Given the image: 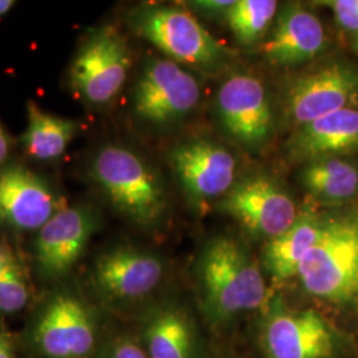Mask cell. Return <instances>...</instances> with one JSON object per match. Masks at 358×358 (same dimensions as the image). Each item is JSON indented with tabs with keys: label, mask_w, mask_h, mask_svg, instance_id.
Masks as SVG:
<instances>
[{
	"label": "cell",
	"mask_w": 358,
	"mask_h": 358,
	"mask_svg": "<svg viewBox=\"0 0 358 358\" xmlns=\"http://www.w3.org/2000/svg\"><path fill=\"white\" fill-rule=\"evenodd\" d=\"M206 306L227 319L264 303L266 284L259 267L235 239L220 236L206 247L199 262Z\"/></svg>",
	"instance_id": "6da1fadb"
},
{
	"label": "cell",
	"mask_w": 358,
	"mask_h": 358,
	"mask_svg": "<svg viewBox=\"0 0 358 358\" xmlns=\"http://www.w3.org/2000/svg\"><path fill=\"white\" fill-rule=\"evenodd\" d=\"M92 178L118 211L140 226H153L166 213L164 186L138 154L108 145L96 154Z\"/></svg>",
	"instance_id": "7a4b0ae2"
},
{
	"label": "cell",
	"mask_w": 358,
	"mask_h": 358,
	"mask_svg": "<svg viewBox=\"0 0 358 358\" xmlns=\"http://www.w3.org/2000/svg\"><path fill=\"white\" fill-rule=\"evenodd\" d=\"M297 275L312 296L334 303L353 300L358 294L357 223H325Z\"/></svg>",
	"instance_id": "3957f363"
},
{
	"label": "cell",
	"mask_w": 358,
	"mask_h": 358,
	"mask_svg": "<svg viewBox=\"0 0 358 358\" xmlns=\"http://www.w3.org/2000/svg\"><path fill=\"white\" fill-rule=\"evenodd\" d=\"M134 31L179 63L217 64L222 50L208 31L183 8L149 6L131 16Z\"/></svg>",
	"instance_id": "277c9868"
},
{
	"label": "cell",
	"mask_w": 358,
	"mask_h": 358,
	"mask_svg": "<svg viewBox=\"0 0 358 358\" xmlns=\"http://www.w3.org/2000/svg\"><path fill=\"white\" fill-rule=\"evenodd\" d=\"M131 57L124 36L106 26L93 32L69 71L72 90L93 105L109 103L127 81Z\"/></svg>",
	"instance_id": "5b68a950"
},
{
	"label": "cell",
	"mask_w": 358,
	"mask_h": 358,
	"mask_svg": "<svg viewBox=\"0 0 358 358\" xmlns=\"http://www.w3.org/2000/svg\"><path fill=\"white\" fill-rule=\"evenodd\" d=\"M195 77L173 60H152L134 90V112L141 120L166 127L189 115L199 103Z\"/></svg>",
	"instance_id": "8992f818"
},
{
	"label": "cell",
	"mask_w": 358,
	"mask_h": 358,
	"mask_svg": "<svg viewBox=\"0 0 358 358\" xmlns=\"http://www.w3.org/2000/svg\"><path fill=\"white\" fill-rule=\"evenodd\" d=\"M217 206L251 234L269 241L289 230L299 217L292 198L266 176L236 183Z\"/></svg>",
	"instance_id": "52a82bcc"
},
{
	"label": "cell",
	"mask_w": 358,
	"mask_h": 358,
	"mask_svg": "<svg viewBox=\"0 0 358 358\" xmlns=\"http://www.w3.org/2000/svg\"><path fill=\"white\" fill-rule=\"evenodd\" d=\"M357 101V71L333 63L299 77L288 90L287 109L294 124L303 127Z\"/></svg>",
	"instance_id": "ba28073f"
},
{
	"label": "cell",
	"mask_w": 358,
	"mask_h": 358,
	"mask_svg": "<svg viewBox=\"0 0 358 358\" xmlns=\"http://www.w3.org/2000/svg\"><path fill=\"white\" fill-rule=\"evenodd\" d=\"M217 112L232 138L247 146L267 140L272 110L263 83L248 73L229 77L217 92Z\"/></svg>",
	"instance_id": "9c48e42d"
},
{
	"label": "cell",
	"mask_w": 358,
	"mask_h": 358,
	"mask_svg": "<svg viewBox=\"0 0 358 358\" xmlns=\"http://www.w3.org/2000/svg\"><path fill=\"white\" fill-rule=\"evenodd\" d=\"M180 185L194 202H207L230 192L236 173V159L215 142L182 143L170 153Z\"/></svg>",
	"instance_id": "30bf717a"
},
{
	"label": "cell",
	"mask_w": 358,
	"mask_h": 358,
	"mask_svg": "<svg viewBox=\"0 0 358 358\" xmlns=\"http://www.w3.org/2000/svg\"><path fill=\"white\" fill-rule=\"evenodd\" d=\"M96 341L90 310L73 296H56L35 328V343L48 358H87Z\"/></svg>",
	"instance_id": "8fae6325"
},
{
	"label": "cell",
	"mask_w": 358,
	"mask_h": 358,
	"mask_svg": "<svg viewBox=\"0 0 358 358\" xmlns=\"http://www.w3.org/2000/svg\"><path fill=\"white\" fill-rule=\"evenodd\" d=\"M50 186L26 167L0 170V222L16 230H40L56 213Z\"/></svg>",
	"instance_id": "7c38bea8"
},
{
	"label": "cell",
	"mask_w": 358,
	"mask_h": 358,
	"mask_svg": "<svg viewBox=\"0 0 358 358\" xmlns=\"http://www.w3.org/2000/svg\"><path fill=\"white\" fill-rule=\"evenodd\" d=\"M93 230V215L87 208L59 210L38 232L36 259L40 271L48 278L65 275L83 255Z\"/></svg>",
	"instance_id": "4fadbf2b"
},
{
	"label": "cell",
	"mask_w": 358,
	"mask_h": 358,
	"mask_svg": "<svg viewBox=\"0 0 358 358\" xmlns=\"http://www.w3.org/2000/svg\"><path fill=\"white\" fill-rule=\"evenodd\" d=\"M263 340L269 358H328L334 346L328 324L313 309L273 315Z\"/></svg>",
	"instance_id": "5bb4252c"
},
{
	"label": "cell",
	"mask_w": 358,
	"mask_h": 358,
	"mask_svg": "<svg viewBox=\"0 0 358 358\" xmlns=\"http://www.w3.org/2000/svg\"><path fill=\"white\" fill-rule=\"evenodd\" d=\"M158 257L129 247H120L100 256L94 282L103 294L118 299H137L150 294L162 279Z\"/></svg>",
	"instance_id": "9a60e30c"
},
{
	"label": "cell",
	"mask_w": 358,
	"mask_h": 358,
	"mask_svg": "<svg viewBox=\"0 0 358 358\" xmlns=\"http://www.w3.org/2000/svg\"><path fill=\"white\" fill-rule=\"evenodd\" d=\"M325 40L324 26L315 13L287 6L264 44V53L273 64H303L324 50Z\"/></svg>",
	"instance_id": "2e32d148"
},
{
	"label": "cell",
	"mask_w": 358,
	"mask_h": 358,
	"mask_svg": "<svg viewBox=\"0 0 358 358\" xmlns=\"http://www.w3.org/2000/svg\"><path fill=\"white\" fill-rule=\"evenodd\" d=\"M292 153L303 159H320L358 150V109L345 108L299 129Z\"/></svg>",
	"instance_id": "e0dca14e"
},
{
	"label": "cell",
	"mask_w": 358,
	"mask_h": 358,
	"mask_svg": "<svg viewBox=\"0 0 358 358\" xmlns=\"http://www.w3.org/2000/svg\"><path fill=\"white\" fill-rule=\"evenodd\" d=\"M324 224L316 215L304 213L289 230L271 239L264 250V264L269 275L278 280L297 275L301 260L317 242Z\"/></svg>",
	"instance_id": "ac0fdd59"
},
{
	"label": "cell",
	"mask_w": 358,
	"mask_h": 358,
	"mask_svg": "<svg viewBox=\"0 0 358 358\" xmlns=\"http://www.w3.org/2000/svg\"><path fill=\"white\" fill-rule=\"evenodd\" d=\"M300 179L313 196L329 203L349 201L358 190L357 167L334 157L310 161Z\"/></svg>",
	"instance_id": "d6986e66"
},
{
	"label": "cell",
	"mask_w": 358,
	"mask_h": 358,
	"mask_svg": "<svg viewBox=\"0 0 358 358\" xmlns=\"http://www.w3.org/2000/svg\"><path fill=\"white\" fill-rule=\"evenodd\" d=\"M28 127L22 137L27 154L50 161L60 157L76 134V124L43 112L34 101L27 103Z\"/></svg>",
	"instance_id": "ffe728a7"
},
{
	"label": "cell",
	"mask_w": 358,
	"mask_h": 358,
	"mask_svg": "<svg viewBox=\"0 0 358 358\" xmlns=\"http://www.w3.org/2000/svg\"><path fill=\"white\" fill-rule=\"evenodd\" d=\"M150 358H189L192 337L187 321L174 309L159 312L148 329Z\"/></svg>",
	"instance_id": "44dd1931"
},
{
	"label": "cell",
	"mask_w": 358,
	"mask_h": 358,
	"mask_svg": "<svg viewBox=\"0 0 358 358\" xmlns=\"http://www.w3.org/2000/svg\"><path fill=\"white\" fill-rule=\"evenodd\" d=\"M278 10L275 0H236L226 13L232 34L244 45L260 40Z\"/></svg>",
	"instance_id": "7402d4cb"
},
{
	"label": "cell",
	"mask_w": 358,
	"mask_h": 358,
	"mask_svg": "<svg viewBox=\"0 0 358 358\" xmlns=\"http://www.w3.org/2000/svg\"><path fill=\"white\" fill-rule=\"evenodd\" d=\"M28 287L20 267L8 260L0 266V310L13 313L26 307Z\"/></svg>",
	"instance_id": "603a6c76"
},
{
	"label": "cell",
	"mask_w": 358,
	"mask_h": 358,
	"mask_svg": "<svg viewBox=\"0 0 358 358\" xmlns=\"http://www.w3.org/2000/svg\"><path fill=\"white\" fill-rule=\"evenodd\" d=\"M333 13L338 26L350 32H358V0L324 1Z\"/></svg>",
	"instance_id": "cb8c5ba5"
},
{
	"label": "cell",
	"mask_w": 358,
	"mask_h": 358,
	"mask_svg": "<svg viewBox=\"0 0 358 358\" xmlns=\"http://www.w3.org/2000/svg\"><path fill=\"white\" fill-rule=\"evenodd\" d=\"M234 0H199L192 1V8L207 13V15H219L227 13L231 7L234 6Z\"/></svg>",
	"instance_id": "d4e9b609"
},
{
	"label": "cell",
	"mask_w": 358,
	"mask_h": 358,
	"mask_svg": "<svg viewBox=\"0 0 358 358\" xmlns=\"http://www.w3.org/2000/svg\"><path fill=\"white\" fill-rule=\"evenodd\" d=\"M109 358H148V356L131 340H121L113 346Z\"/></svg>",
	"instance_id": "484cf974"
},
{
	"label": "cell",
	"mask_w": 358,
	"mask_h": 358,
	"mask_svg": "<svg viewBox=\"0 0 358 358\" xmlns=\"http://www.w3.org/2000/svg\"><path fill=\"white\" fill-rule=\"evenodd\" d=\"M0 358H15L11 338L4 332H0Z\"/></svg>",
	"instance_id": "4316f807"
},
{
	"label": "cell",
	"mask_w": 358,
	"mask_h": 358,
	"mask_svg": "<svg viewBox=\"0 0 358 358\" xmlns=\"http://www.w3.org/2000/svg\"><path fill=\"white\" fill-rule=\"evenodd\" d=\"M8 148H10V142L7 138V134L3 127L0 125V165L4 162V159L8 155Z\"/></svg>",
	"instance_id": "83f0119b"
},
{
	"label": "cell",
	"mask_w": 358,
	"mask_h": 358,
	"mask_svg": "<svg viewBox=\"0 0 358 358\" xmlns=\"http://www.w3.org/2000/svg\"><path fill=\"white\" fill-rule=\"evenodd\" d=\"M13 0H0V16L6 15L13 7Z\"/></svg>",
	"instance_id": "f1b7e54d"
},
{
	"label": "cell",
	"mask_w": 358,
	"mask_h": 358,
	"mask_svg": "<svg viewBox=\"0 0 358 358\" xmlns=\"http://www.w3.org/2000/svg\"><path fill=\"white\" fill-rule=\"evenodd\" d=\"M8 257H10V256L6 255V254L0 250V266H3V264L8 260Z\"/></svg>",
	"instance_id": "f546056e"
},
{
	"label": "cell",
	"mask_w": 358,
	"mask_h": 358,
	"mask_svg": "<svg viewBox=\"0 0 358 358\" xmlns=\"http://www.w3.org/2000/svg\"><path fill=\"white\" fill-rule=\"evenodd\" d=\"M356 48H357V51H358V40H357V44H356Z\"/></svg>",
	"instance_id": "4dcf8cb0"
}]
</instances>
